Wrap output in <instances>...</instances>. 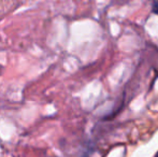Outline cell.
<instances>
[{
	"label": "cell",
	"instance_id": "cell-1",
	"mask_svg": "<svg viewBox=\"0 0 158 157\" xmlns=\"http://www.w3.org/2000/svg\"><path fill=\"white\" fill-rule=\"evenodd\" d=\"M153 12L158 14V0H155L154 4H153Z\"/></svg>",
	"mask_w": 158,
	"mask_h": 157
},
{
	"label": "cell",
	"instance_id": "cell-2",
	"mask_svg": "<svg viewBox=\"0 0 158 157\" xmlns=\"http://www.w3.org/2000/svg\"><path fill=\"white\" fill-rule=\"evenodd\" d=\"M155 157H158V152H157V154H156V155H155Z\"/></svg>",
	"mask_w": 158,
	"mask_h": 157
}]
</instances>
